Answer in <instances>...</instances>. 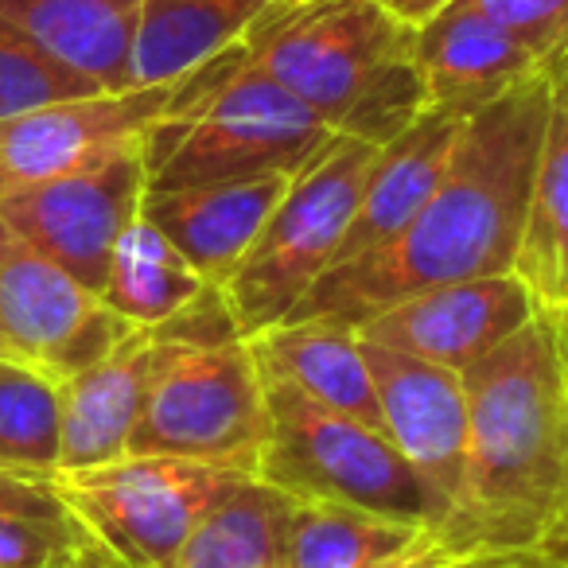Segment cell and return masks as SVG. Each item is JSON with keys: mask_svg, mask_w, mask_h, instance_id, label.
<instances>
[{"mask_svg": "<svg viewBox=\"0 0 568 568\" xmlns=\"http://www.w3.org/2000/svg\"><path fill=\"white\" fill-rule=\"evenodd\" d=\"M94 94H105V90L59 67L20 28H12L0 17V125L32 110H43V105Z\"/></svg>", "mask_w": 568, "mask_h": 568, "instance_id": "26", "label": "cell"}, {"mask_svg": "<svg viewBox=\"0 0 568 568\" xmlns=\"http://www.w3.org/2000/svg\"><path fill=\"white\" fill-rule=\"evenodd\" d=\"M265 386V448L257 479L296 503H335L440 534L448 514L397 456L386 433L308 402L281 382Z\"/></svg>", "mask_w": 568, "mask_h": 568, "instance_id": "5", "label": "cell"}, {"mask_svg": "<svg viewBox=\"0 0 568 568\" xmlns=\"http://www.w3.org/2000/svg\"><path fill=\"white\" fill-rule=\"evenodd\" d=\"M284 0H144L133 51V87L175 82L234 48Z\"/></svg>", "mask_w": 568, "mask_h": 568, "instance_id": "20", "label": "cell"}, {"mask_svg": "<svg viewBox=\"0 0 568 568\" xmlns=\"http://www.w3.org/2000/svg\"><path fill=\"white\" fill-rule=\"evenodd\" d=\"M136 327L0 219V355L63 382L102 363Z\"/></svg>", "mask_w": 568, "mask_h": 568, "instance_id": "9", "label": "cell"}, {"mask_svg": "<svg viewBox=\"0 0 568 568\" xmlns=\"http://www.w3.org/2000/svg\"><path fill=\"white\" fill-rule=\"evenodd\" d=\"M417 63L425 71L428 110L471 121L479 110L537 74V59L506 28L456 0L417 28Z\"/></svg>", "mask_w": 568, "mask_h": 568, "instance_id": "15", "label": "cell"}, {"mask_svg": "<svg viewBox=\"0 0 568 568\" xmlns=\"http://www.w3.org/2000/svg\"><path fill=\"white\" fill-rule=\"evenodd\" d=\"M459 133H464L459 118L425 110L402 136H394L374 152V164L366 172L363 191H358L355 214H351L335 265L382 250L417 219L420 206L433 199V191L440 187L444 172H448Z\"/></svg>", "mask_w": 568, "mask_h": 568, "instance_id": "17", "label": "cell"}, {"mask_svg": "<svg viewBox=\"0 0 568 568\" xmlns=\"http://www.w3.org/2000/svg\"><path fill=\"white\" fill-rule=\"evenodd\" d=\"M549 102L552 74L537 71L464 121L448 172L417 219L382 250L327 268L284 324L355 332L389 304L436 284L514 273Z\"/></svg>", "mask_w": 568, "mask_h": 568, "instance_id": "1", "label": "cell"}, {"mask_svg": "<svg viewBox=\"0 0 568 568\" xmlns=\"http://www.w3.org/2000/svg\"><path fill=\"white\" fill-rule=\"evenodd\" d=\"M265 428V386L250 343L180 347L164 339L129 456H175L257 479Z\"/></svg>", "mask_w": 568, "mask_h": 568, "instance_id": "7", "label": "cell"}, {"mask_svg": "<svg viewBox=\"0 0 568 568\" xmlns=\"http://www.w3.org/2000/svg\"><path fill=\"white\" fill-rule=\"evenodd\" d=\"M529 557L545 568H568V506L557 514V521L545 529L541 541L529 549Z\"/></svg>", "mask_w": 568, "mask_h": 568, "instance_id": "32", "label": "cell"}, {"mask_svg": "<svg viewBox=\"0 0 568 568\" xmlns=\"http://www.w3.org/2000/svg\"><path fill=\"white\" fill-rule=\"evenodd\" d=\"M363 355L374 378L382 433L397 456L417 471L448 514V526L464 510L467 490V389L464 374L425 358L397 355L363 339Z\"/></svg>", "mask_w": 568, "mask_h": 568, "instance_id": "12", "label": "cell"}, {"mask_svg": "<svg viewBox=\"0 0 568 568\" xmlns=\"http://www.w3.org/2000/svg\"><path fill=\"white\" fill-rule=\"evenodd\" d=\"M242 479L175 456H121L82 471H55L51 490L121 568H160Z\"/></svg>", "mask_w": 568, "mask_h": 568, "instance_id": "8", "label": "cell"}, {"mask_svg": "<svg viewBox=\"0 0 568 568\" xmlns=\"http://www.w3.org/2000/svg\"><path fill=\"white\" fill-rule=\"evenodd\" d=\"M180 79L125 94L71 98L0 125V199L63 175L87 172L144 144L149 129L175 105Z\"/></svg>", "mask_w": 568, "mask_h": 568, "instance_id": "11", "label": "cell"}, {"mask_svg": "<svg viewBox=\"0 0 568 568\" xmlns=\"http://www.w3.org/2000/svg\"><path fill=\"white\" fill-rule=\"evenodd\" d=\"M560 312H565V324H568V301H565V308H560Z\"/></svg>", "mask_w": 568, "mask_h": 568, "instance_id": "35", "label": "cell"}, {"mask_svg": "<svg viewBox=\"0 0 568 568\" xmlns=\"http://www.w3.org/2000/svg\"><path fill=\"white\" fill-rule=\"evenodd\" d=\"M0 510H9V514H63L67 506L55 498L51 483L17 479V475L0 471Z\"/></svg>", "mask_w": 568, "mask_h": 568, "instance_id": "29", "label": "cell"}, {"mask_svg": "<svg viewBox=\"0 0 568 568\" xmlns=\"http://www.w3.org/2000/svg\"><path fill=\"white\" fill-rule=\"evenodd\" d=\"M296 175L203 183L180 191H144L141 219H149L203 281L222 284L250 253L253 237Z\"/></svg>", "mask_w": 568, "mask_h": 568, "instance_id": "16", "label": "cell"}, {"mask_svg": "<svg viewBox=\"0 0 568 568\" xmlns=\"http://www.w3.org/2000/svg\"><path fill=\"white\" fill-rule=\"evenodd\" d=\"M389 12H394L397 20H405L409 28H425L433 17H440L448 4H456V0H382Z\"/></svg>", "mask_w": 568, "mask_h": 568, "instance_id": "33", "label": "cell"}, {"mask_svg": "<svg viewBox=\"0 0 568 568\" xmlns=\"http://www.w3.org/2000/svg\"><path fill=\"white\" fill-rule=\"evenodd\" d=\"M250 355L261 382H281L308 402L335 409L382 433L374 378L363 355V339L335 324H276L253 335Z\"/></svg>", "mask_w": 568, "mask_h": 568, "instance_id": "19", "label": "cell"}, {"mask_svg": "<svg viewBox=\"0 0 568 568\" xmlns=\"http://www.w3.org/2000/svg\"><path fill=\"white\" fill-rule=\"evenodd\" d=\"M467 490L444 541L529 552L568 506V324L541 308L464 371Z\"/></svg>", "mask_w": 568, "mask_h": 568, "instance_id": "2", "label": "cell"}, {"mask_svg": "<svg viewBox=\"0 0 568 568\" xmlns=\"http://www.w3.org/2000/svg\"><path fill=\"white\" fill-rule=\"evenodd\" d=\"M456 568H541L529 552H471Z\"/></svg>", "mask_w": 568, "mask_h": 568, "instance_id": "34", "label": "cell"}, {"mask_svg": "<svg viewBox=\"0 0 568 568\" xmlns=\"http://www.w3.org/2000/svg\"><path fill=\"white\" fill-rule=\"evenodd\" d=\"M459 560H464V552H456L436 529H428L413 549H405L402 557L386 560V565H378V568H456Z\"/></svg>", "mask_w": 568, "mask_h": 568, "instance_id": "30", "label": "cell"}, {"mask_svg": "<svg viewBox=\"0 0 568 568\" xmlns=\"http://www.w3.org/2000/svg\"><path fill=\"white\" fill-rule=\"evenodd\" d=\"M203 284L211 281H203L149 219H136L113 245L98 296L133 327H156L175 316Z\"/></svg>", "mask_w": 568, "mask_h": 568, "instance_id": "24", "label": "cell"}, {"mask_svg": "<svg viewBox=\"0 0 568 568\" xmlns=\"http://www.w3.org/2000/svg\"><path fill=\"white\" fill-rule=\"evenodd\" d=\"M425 526L335 503H296L284 526L288 568H378L425 537Z\"/></svg>", "mask_w": 568, "mask_h": 568, "instance_id": "23", "label": "cell"}, {"mask_svg": "<svg viewBox=\"0 0 568 568\" xmlns=\"http://www.w3.org/2000/svg\"><path fill=\"white\" fill-rule=\"evenodd\" d=\"M0 471L51 483L59 471V386L0 355Z\"/></svg>", "mask_w": 568, "mask_h": 568, "instance_id": "25", "label": "cell"}, {"mask_svg": "<svg viewBox=\"0 0 568 568\" xmlns=\"http://www.w3.org/2000/svg\"><path fill=\"white\" fill-rule=\"evenodd\" d=\"M374 152V144L339 136L316 164L288 183L250 253L219 284L242 339L284 324L312 284L335 265Z\"/></svg>", "mask_w": 568, "mask_h": 568, "instance_id": "6", "label": "cell"}, {"mask_svg": "<svg viewBox=\"0 0 568 568\" xmlns=\"http://www.w3.org/2000/svg\"><path fill=\"white\" fill-rule=\"evenodd\" d=\"M242 43L261 74L339 136L382 149L428 110L417 28L382 0H284Z\"/></svg>", "mask_w": 568, "mask_h": 568, "instance_id": "3", "label": "cell"}, {"mask_svg": "<svg viewBox=\"0 0 568 568\" xmlns=\"http://www.w3.org/2000/svg\"><path fill=\"white\" fill-rule=\"evenodd\" d=\"M541 568H545V565H541Z\"/></svg>", "mask_w": 568, "mask_h": 568, "instance_id": "36", "label": "cell"}, {"mask_svg": "<svg viewBox=\"0 0 568 568\" xmlns=\"http://www.w3.org/2000/svg\"><path fill=\"white\" fill-rule=\"evenodd\" d=\"M514 36L541 71H560L568 63V0H467Z\"/></svg>", "mask_w": 568, "mask_h": 568, "instance_id": "27", "label": "cell"}, {"mask_svg": "<svg viewBox=\"0 0 568 568\" xmlns=\"http://www.w3.org/2000/svg\"><path fill=\"white\" fill-rule=\"evenodd\" d=\"M339 141L301 98L276 87L245 55L219 51L180 79L175 105L144 136L149 191L301 175Z\"/></svg>", "mask_w": 568, "mask_h": 568, "instance_id": "4", "label": "cell"}, {"mask_svg": "<svg viewBox=\"0 0 568 568\" xmlns=\"http://www.w3.org/2000/svg\"><path fill=\"white\" fill-rule=\"evenodd\" d=\"M82 526L71 514H9L0 510V568H48Z\"/></svg>", "mask_w": 568, "mask_h": 568, "instance_id": "28", "label": "cell"}, {"mask_svg": "<svg viewBox=\"0 0 568 568\" xmlns=\"http://www.w3.org/2000/svg\"><path fill=\"white\" fill-rule=\"evenodd\" d=\"M293 498L242 479L199 518L187 541L160 568H288L284 565V526Z\"/></svg>", "mask_w": 568, "mask_h": 568, "instance_id": "22", "label": "cell"}, {"mask_svg": "<svg viewBox=\"0 0 568 568\" xmlns=\"http://www.w3.org/2000/svg\"><path fill=\"white\" fill-rule=\"evenodd\" d=\"M164 355V339L152 327H136L102 363L59 386V471L113 464L129 456L144 394Z\"/></svg>", "mask_w": 568, "mask_h": 568, "instance_id": "14", "label": "cell"}, {"mask_svg": "<svg viewBox=\"0 0 568 568\" xmlns=\"http://www.w3.org/2000/svg\"><path fill=\"white\" fill-rule=\"evenodd\" d=\"M537 312L541 304L534 301L526 284L514 273H503L413 293L355 327V335L374 347L464 374L471 363L487 358L498 343L518 335Z\"/></svg>", "mask_w": 568, "mask_h": 568, "instance_id": "13", "label": "cell"}, {"mask_svg": "<svg viewBox=\"0 0 568 568\" xmlns=\"http://www.w3.org/2000/svg\"><path fill=\"white\" fill-rule=\"evenodd\" d=\"M514 276L541 308H565L568 301V63L552 71L549 125L529 187L526 230H521Z\"/></svg>", "mask_w": 568, "mask_h": 568, "instance_id": "21", "label": "cell"}, {"mask_svg": "<svg viewBox=\"0 0 568 568\" xmlns=\"http://www.w3.org/2000/svg\"><path fill=\"white\" fill-rule=\"evenodd\" d=\"M144 191L149 164L144 144H136L87 172L0 199V219L55 265H63L74 281L87 284L90 293H102L113 245L141 219Z\"/></svg>", "mask_w": 568, "mask_h": 568, "instance_id": "10", "label": "cell"}, {"mask_svg": "<svg viewBox=\"0 0 568 568\" xmlns=\"http://www.w3.org/2000/svg\"><path fill=\"white\" fill-rule=\"evenodd\" d=\"M48 568H121V565L94 541V537L87 534V529H82V534L74 537V541L67 545V549L59 552Z\"/></svg>", "mask_w": 568, "mask_h": 568, "instance_id": "31", "label": "cell"}, {"mask_svg": "<svg viewBox=\"0 0 568 568\" xmlns=\"http://www.w3.org/2000/svg\"><path fill=\"white\" fill-rule=\"evenodd\" d=\"M144 0H0V17L59 67L105 94L133 87V51Z\"/></svg>", "mask_w": 568, "mask_h": 568, "instance_id": "18", "label": "cell"}]
</instances>
